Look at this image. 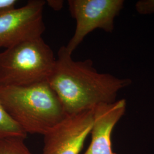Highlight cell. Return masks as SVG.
<instances>
[{
	"label": "cell",
	"instance_id": "cell-1",
	"mask_svg": "<svg viewBox=\"0 0 154 154\" xmlns=\"http://www.w3.org/2000/svg\"><path fill=\"white\" fill-rule=\"evenodd\" d=\"M48 82L68 116L116 102L118 93L132 82L130 79L99 72L91 60H74L64 46L58 50Z\"/></svg>",
	"mask_w": 154,
	"mask_h": 154
},
{
	"label": "cell",
	"instance_id": "cell-2",
	"mask_svg": "<svg viewBox=\"0 0 154 154\" xmlns=\"http://www.w3.org/2000/svg\"><path fill=\"white\" fill-rule=\"evenodd\" d=\"M0 100L27 134L44 136L68 116L48 81L25 86L0 85Z\"/></svg>",
	"mask_w": 154,
	"mask_h": 154
},
{
	"label": "cell",
	"instance_id": "cell-3",
	"mask_svg": "<svg viewBox=\"0 0 154 154\" xmlns=\"http://www.w3.org/2000/svg\"><path fill=\"white\" fill-rule=\"evenodd\" d=\"M56 58L42 38L0 52V85L25 86L48 81Z\"/></svg>",
	"mask_w": 154,
	"mask_h": 154
},
{
	"label": "cell",
	"instance_id": "cell-4",
	"mask_svg": "<svg viewBox=\"0 0 154 154\" xmlns=\"http://www.w3.org/2000/svg\"><path fill=\"white\" fill-rule=\"evenodd\" d=\"M123 0H69L72 16L76 21V28L66 46L71 53L81 44L86 36L97 29L107 33L114 29V20L124 7Z\"/></svg>",
	"mask_w": 154,
	"mask_h": 154
},
{
	"label": "cell",
	"instance_id": "cell-5",
	"mask_svg": "<svg viewBox=\"0 0 154 154\" xmlns=\"http://www.w3.org/2000/svg\"><path fill=\"white\" fill-rule=\"evenodd\" d=\"M46 2L30 0L21 8L0 14V49L42 37L45 32L43 11Z\"/></svg>",
	"mask_w": 154,
	"mask_h": 154
},
{
	"label": "cell",
	"instance_id": "cell-6",
	"mask_svg": "<svg viewBox=\"0 0 154 154\" xmlns=\"http://www.w3.org/2000/svg\"><path fill=\"white\" fill-rule=\"evenodd\" d=\"M93 110L67 116L44 135L43 154H79L93 124Z\"/></svg>",
	"mask_w": 154,
	"mask_h": 154
},
{
	"label": "cell",
	"instance_id": "cell-7",
	"mask_svg": "<svg viewBox=\"0 0 154 154\" xmlns=\"http://www.w3.org/2000/svg\"><path fill=\"white\" fill-rule=\"evenodd\" d=\"M126 101L116 100L102 103L94 109L91 141L84 154H116L111 146V134L114 127L125 114Z\"/></svg>",
	"mask_w": 154,
	"mask_h": 154
},
{
	"label": "cell",
	"instance_id": "cell-8",
	"mask_svg": "<svg viewBox=\"0 0 154 154\" xmlns=\"http://www.w3.org/2000/svg\"><path fill=\"white\" fill-rule=\"evenodd\" d=\"M27 134L6 111L0 100V140L13 138L26 139Z\"/></svg>",
	"mask_w": 154,
	"mask_h": 154
},
{
	"label": "cell",
	"instance_id": "cell-9",
	"mask_svg": "<svg viewBox=\"0 0 154 154\" xmlns=\"http://www.w3.org/2000/svg\"><path fill=\"white\" fill-rule=\"evenodd\" d=\"M25 139L13 138L0 140V154H32L25 144Z\"/></svg>",
	"mask_w": 154,
	"mask_h": 154
},
{
	"label": "cell",
	"instance_id": "cell-10",
	"mask_svg": "<svg viewBox=\"0 0 154 154\" xmlns=\"http://www.w3.org/2000/svg\"><path fill=\"white\" fill-rule=\"evenodd\" d=\"M135 9L140 14H154V0H140L135 4Z\"/></svg>",
	"mask_w": 154,
	"mask_h": 154
},
{
	"label": "cell",
	"instance_id": "cell-11",
	"mask_svg": "<svg viewBox=\"0 0 154 154\" xmlns=\"http://www.w3.org/2000/svg\"><path fill=\"white\" fill-rule=\"evenodd\" d=\"M16 0H0V14L16 8Z\"/></svg>",
	"mask_w": 154,
	"mask_h": 154
},
{
	"label": "cell",
	"instance_id": "cell-12",
	"mask_svg": "<svg viewBox=\"0 0 154 154\" xmlns=\"http://www.w3.org/2000/svg\"><path fill=\"white\" fill-rule=\"evenodd\" d=\"M46 3L54 11H59L63 8L64 1L61 0H48Z\"/></svg>",
	"mask_w": 154,
	"mask_h": 154
}]
</instances>
